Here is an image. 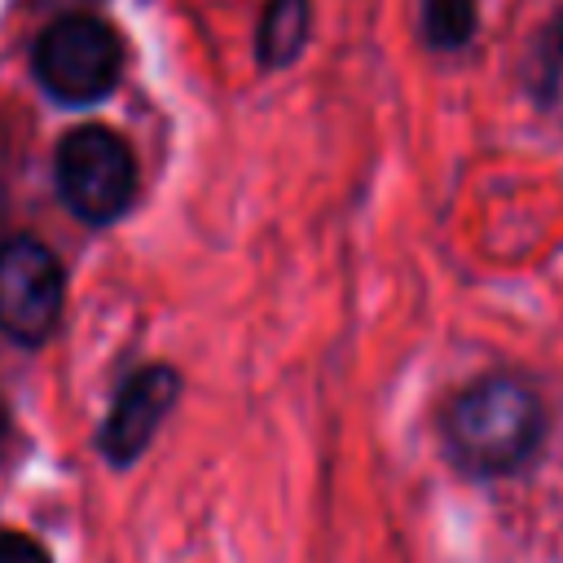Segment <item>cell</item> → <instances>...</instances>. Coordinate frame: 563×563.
Listing matches in <instances>:
<instances>
[{
    "instance_id": "6da1fadb",
    "label": "cell",
    "mask_w": 563,
    "mask_h": 563,
    "mask_svg": "<svg viewBox=\"0 0 563 563\" xmlns=\"http://www.w3.org/2000/svg\"><path fill=\"white\" fill-rule=\"evenodd\" d=\"M541 431V400L506 374H488L462 387L440 422L444 449L466 475H506L523 466L537 453Z\"/></svg>"
},
{
    "instance_id": "7a4b0ae2",
    "label": "cell",
    "mask_w": 563,
    "mask_h": 563,
    "mask_svg": "<svg viewBox=\"0 0 563 563\" xmlns=\"http://www.w3.org/2000/svg\"><path fill=\"white\" fill-rule=\"evenodd\" d=\"M31 70L53 101L92 106L110 97L123 75V40L97 13H62L40 31Z\"/></svg>"
},
{
    "instance_id": "3957f363",
    "label": "cell",
    "mask_w": 563,
    "mask_h": 563,
    "mask_svg": "<svg viewBox=\"0 0 563 563\" xmlns=\"http://www.w3.org/2000/svg\"><path fill=\"white\" fill-rule=\"evenodd\" d=\"M57 198L84 224H114L136 198V158L128 141L101 123L70 128L53 154Z\"/></svg>"
},
{
    "instance_id": "277c9868",
    "label": "cell",
    "mask_w": 563,
    "mask_h": 563,
    "mask_svg": "<svg viewBox=\"0 0 563 563\" xmlns=\"http://www.w3.org/2000/svg\"><path fill=\"white\" fill-rule=\"evenodd\" d=\"M62 303H66V273L57 255L26 233L4 238L0 242V334L18 347H40L57 330Z\"/></svg>"
},
{
    "instance_id": "5b68a950",
    "label": "cell",
    "mask_w": 563,
    "mask_h": 563,
    "mask_svg": "<svg viewBox=\"0 0 563 563\" xmlns=\"http://www.w3.org/2000/svg\"><path fill=\"white\" fill-rule=\"evenodd\" d=\"M176 396H180V378H176L172 365H145V369L128 374L123 387L110 400L106 422H101V435H97L101 453L114 466L136 462L150 449V440L163 427V418L176 405Z\"/></svg>"
},
{
    "instance_id": "8992f818",
    "label": "cell",
    "mask_w": 563,
    "mask_h": 563,
    "mask_svg": "<svg viewBox=\"0 0 563 563\" xmlns=\"http://www.w3.org/2000/svg\"><path fill=\"white\" fill-rule=\"evenodd\" d=\"M308 26H312L308 0H268L264 18H260V35H255L260 66H268V70L290 66L308 44Z\"/></svg>"
},
{
    "instance_id": "52a82bcc",
    "label": "cell",
    "mask_w": 563,
    "mask_h": 563,
    "mask_svg": "<svg viewBox=\"0 0 563 563\" xmlns=\"http://www.w3.org/2000/svg\"><path fill=\"white\" fill-rule=\"evenodd\" d=\"M422 31L431 48H462L475 35V0H422Z\"/></svg>"
},
{
    "instance_id": "ba28073f",
    "label": "cell",
    "mask_w": 563,
    "mask_h": 563,
    "mask_svg": "<svg viewBox=\"0 0 563 563\" xmlns=\"http://www.w3.org/2000/svg\"><path fill=\"white\" fill-rule=\"evenodd\" d=\"M532 88H537V101L563 119V18L541 31L537 62H532Z\"/></svg>"
},
{
    "instance_id": "9c48e42d",
    "label": "cell",
    "mask_w": 563,
    "mask_h": 563,
    "mask_svg": "<svg viewBox=\"0 0 563 563\" xmlns=\"http://www.w3.org/2000/svg\"><path fill=\"white\" fill-rule=\"evenodd\" d=\"M0 563H53V559H48V550L35 537L0 528Z\"/></svg>"
}]
</instances>
